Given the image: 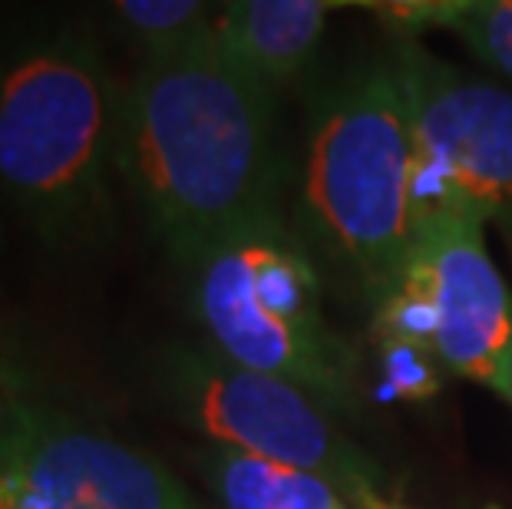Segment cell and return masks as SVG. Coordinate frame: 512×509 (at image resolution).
I'll use <instances>...</instances> for the list:
<instances>
[{"label":"cell","mask_w":512,"mask_h":509,"mask_svg":"<svg viewBox=\"0 0 512 509\" xmlns=\"http://www.w3.org/2000/svg\"><path fill=\"white\" fill-rule=\"evenodd\" d=\"M24 400H43L40 371L14 341L0 334V410Z\"/></svg>","instance_id":"obj_15"},{"label":"cell","mask_w":512,"mask_h":509,"mask_svg":"<svg viewBox=\"0 0 512 509\" xmlns=\"http://www.w3.org/2000/svg\"><path fill=\"white\" fill-rule=\"evenodd\" d=\"M394 63L413 139V209L470 212L512 225V90L479 80L394 37Z\"/></svg>","instance_id":"obj_6"},{"label":"cell","mask_w":512,"mask_h":509,"mask_svg":"<svg viewBox=\"0 0 512 509\" xmlns=\"http://www.w3.org/2000/svg\"><path fill=\"white\" fill-rule=\"evenodd\" d=\"M301 205L377 308L407 275L417 242L413 139L390 60L361 63L318 96Z\"/></svg>","instance_id":"obj_3"},{"label":"cell","mask_w":512,"mask_h":509,"mask_svg":"<svg viewBox=\"0 0 512 509\" xmlns=\"http://www.w3.org/2000/svg\"><path fill=\"white\" fill-rule=\"evenodd\" d=\"M113 17L123 34L139 43L143 60L169 57L209 40L219 20V14H212V7L199 0H119Z\"/></svg>","instance_id":"obj_11"},{"label":"cell","mask_w":512,"mask_h":509,"mask_svg":"<svg viewBox=\"0 0 512 509\" xmlns=\"http://www.w3.org/2000/svg\"><path fill=\"white\" fill-rule=\"evenodd\" d=\"M156 387L172 414L212 437L215 447L318 476L351 509H410L380 463L288 381L245 371L212 348L172 344L156 357Z\"/></svg>","instance_id":"obj_5"},{"label":"cell","mask_w":512,"mask_h":509,"mask_svg":"<svg viewBox=\"0 0 512 509\" xmlns=\"http://www.w3.org/2000/svg\"><path fill=\"white\" fill-rule=\"evenodd\" d=\"M192 305L225 361L294 384L328 414H357V357L324 321L318 272L281 222L205 255Z\"/></svg>","instance_id":"obj_4"},{"label":"cell","mask_w":512,"mask_h":509,"mask_svg":"<svg viewBox=\"0 0 512 509\" xmlns=\"http://www.w3.org/2000/svg\"><path fill=\"white\" fill-rule=\"evenodd\" d=\"M119 176L182 268L278 219L275 96L248 83L215 34L143 60L119 96Z\"/></svg>","instance_id":"obj_1"},{"label":"cell","mask_w":512,"mask_h":509,"mask_svg":"<svg viewBox=\"0 0 512 509\" xmlns=\"http://www.w3.org/2000/svg\"><path fill=\"white\" fill-rule=\"evenodd\" d=\"M394 27V37H417L427 27H446L460 10V0H400V4H357Z\"/></svg>","instance_id":"obj_14"},{"label":"cell","mask_w":512,"mask_h":509,"mask_svg":"<svg viewBox=\"0 0 512 509\" xmlns=\"http://www.w3.org/2000/svg\"><path fill=\"white\" fill-rule=\"evenodd\" d=\"M380 367L384 381L397 397L430 400L443 391V361L423 341L410 338H380Z\"/></svg>","instance_id":"obj_13"},{"label":"cell","mask_w":512,"mask_h":509,"mask_svg":"<svg viewBox=\"0 0 512 509\" xmlns=\"http://www.w3.org/2000/svg\"><path fill=\"white\" fill-rule=\"evenodd\" d=\"M0 509H202L162 463L47 397L0 410Z\"/></svg>","instance_id":"obj_7"},{"label":"cell","mask_w":512,"mask_h":509,"mask_svg":"<svg viewBox=\"0 0 512 509\" xmlns=\"http://www.w3.org/2000/svg\"><path fill=\"white\" fill-rule=\"evenodd\" d=\"M466 47L512 80V0H460L450 20Z\"/></svg>","instance_id":"obj_12"},{"label":"cell","mask_w":512,"mask_h":509,"mask_svg":"<svg viewBox=\"0 0 512 509\" xmlns=\"http://www.w3.org/2000/svg\"><path fill=\"white\" fill-rule=\"evenodd\" d=\"M202 473L209 480L222 509H341L347 500L324 480L278 463L248 457V453L212 447L202 457Z\"/></svg>","instance_id":"obj_10"},{"label":"cell","mask_w":512,"mask_h":509,"mask_svg":"<svg viewBox=\"0 0 512 509\" xmlns=\"http://www.w3.org/2000/svg\"><path fill=\"white\" fill-rule=\"evenodd\" d=\"M347 4L328 0H238L215 20L219 53L258 90L275 96L314 63L328 14Z\"/></svg>","instance_id":"obj_9"},{"label":"cell","mask_w":512,"mask_h":509,"mask_svg":"<svg viewBox=\"0 0 512 509\" xmlns=\"http://www.w3.org/2000/svg\"><path fill=\"white\" fill-rule=\"evenodd\" d=\"M119 96L80 27L0 37V202L57 252L113 232Z\"/></svg>","instance_id":"obj_2"},{"label":"cell","mask_w":512,"mask_h":509,"mask_svg":"<svg viewBox=\"0 0 512 509\" xmlns=\"http://www.w3.org/2000/svg\"><path fill=\"white\" fill-rule=\"evenodd\" d=\"M410 272L437 314L433 351L446 371L493 391L512 407V295L470 212L417 215Z\"/></svg>","instance_id":"obj_8"}]
</instances>
